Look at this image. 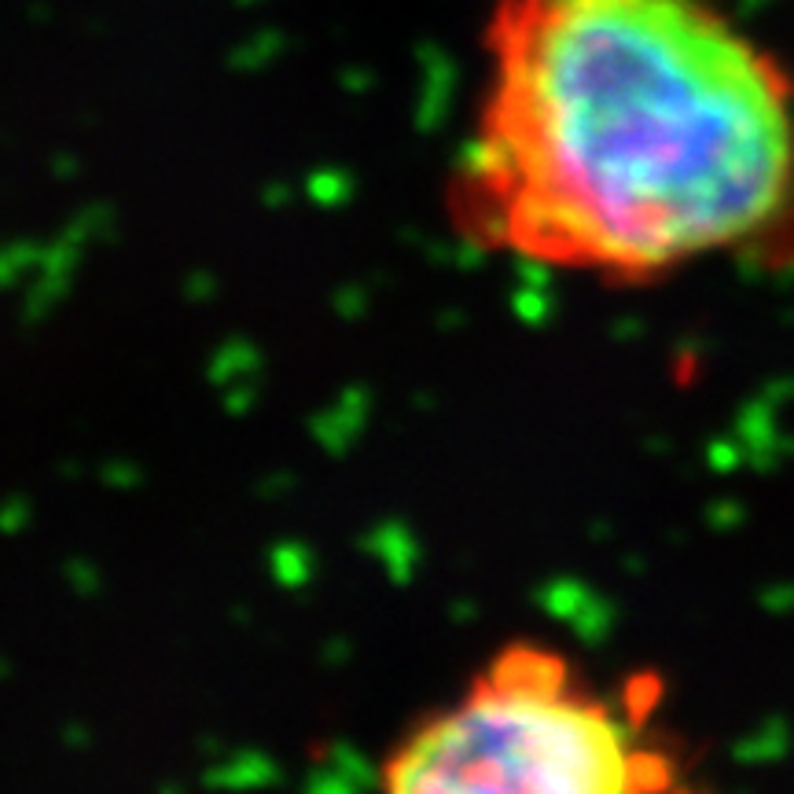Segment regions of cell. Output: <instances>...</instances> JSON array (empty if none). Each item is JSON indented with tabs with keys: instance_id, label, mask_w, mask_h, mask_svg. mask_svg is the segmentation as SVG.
Listing matches in <instances>:
<instances>
[{
	"instance_id": "cell-1",
	"label": "cell",
	"mask_w": 794,
	"mask_h": 794,
	"mask_svg": "<svg viewBox=\"0 0 794 794\" xmlns=\"http://www.w3.org/2000/svg\"><path fill=\"white\" fill-rule=\"evenodd\" d=\"M449 210L508 258L644 283L794 214V81L714 0H497Z\"/></svg>"
},
{
	"instance_id": "cell-2",
	"label": "cell",
	"mask_w": 794,
	"mask_h": 794,
	"mask_svg": "<svg viewBox=\"0 0 794 794\" xmlns=\"http://www.w3.org/2000/svg\"><path fill=\"white\" fill-rule=\"evenodd\" d=\"M380 783L394 794H651L674 791L680 769L560 651L518 644L397 740Z\"/></svg>"
}]
</instances>
